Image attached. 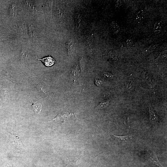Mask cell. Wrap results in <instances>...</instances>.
I'll return each mask as SVG.
<instances>
[{
  "instance_id": "obj_3",
  "label": "cell",
  "mask_w": 167,
  "mask_h": 167,
  "mask_svg": "<svg viewBox=\"0 0 167 167\" xmlns=\"http://www.w3.org/2000/svg\"><path fill=\"white\" fill-rule=\"evenodd\" d=\"M161 27L162 24L161 21H157L156 22L154 28V32L156 33H159L161 31Z\"/></svg>"
},
{
  "instance_id": "obj_7",
  "label": "cell",
  "mask_w": 167,
  "mask_h": 167,
  "mask_svg": "<svg viewBox=\"0 0 167 167\" xmlns=\"http://www.w3.org/2000/svg\"><path fill=\"white\" fill-rule=\"evenodd\" d=\"M144 18L143 11L142 10L140 11L137 14L136 19L137 22H140L143 20Z\"/></svg>"
},
{
  "instance_id": "obj_11",
  "label": "cell",
  "mask_w": 167,
  "mask_h": 167,
  "mask_svg": "<svg viewBox=\"0 0 167 167\" xmlns=\"http://www.w3.org/2000/svg\"><path fill=\"white\" fill-rule=\"evenodd\" d=\"M104 75L105 77H111L112 75L110 73H108V72H105V73H104Z\"/></svg>"
},
{
  "instance_id": "obj_2",
  "label": "cell",
  "mask_w": 167,
  "mask_h": 167,
  "mask_svg": "<svg viewBox=\"0 0 167 167\" xmlns=\"http://www.w3.org/2000/svg\"><path fill=\"white\" fill-rule=\"evenodd\" d=\"M32 106L35 112L37 114H39L41 112L42 105L41 103L38 102H36L33 103Z\"/></svg>"
},
{
  "instance_id": "obj_9",
  "label": "cell",
  "mask_w": 167,
  "mask_h": 167,
  "mask_svg": "<svg viewBox=\"0 0 167 167\" xmlns=\"http://www.w3.org/2000/svg\"><path fill=\"white\" fill-rule=\"evenodd\" d=\"M150 119L151 120L153 119V118H154V119H155L154 118H155L156 117L154 115V112L151 109V110H150Z\"/></svg>"
},
{
  "instance_id": "obj_4",
  "label": "cell",
  "mask_w": 167,
  "mask_h": 167,
  "mask_svg": "<svg viewBox=\"0 0 167 167\" xmlns=\"http://www.w3.org/2000/svg\"><path fill=\"white\" fill-rule=\"evenodd\" d=\"M109 104L108 100H105L98 104L96 108L97 110H99L107 108Z\"/></svg>"
},
{
  "instance_id": "obj_12",
  "label": "cell",
  "mask_w": 167,
  "mask_h": 167,
  "mask_svg": "<svg viewBox=\"0 0 167 167\" xmlns=\"http://www.w3.org/2000/svg\"><path fill=\"white\" fill-rule=\"evenodd\" d=\"M8 167H12V166L11 165H8Z\"/></svg>"
},
{
  "instance_id": "obj_1",
  "label": "cell",
  "mask_w": 167,
  "mask_h": 167,
  "mask_svg": "<svg viewBox=\"0 0 167 167\" xmlns=\"http://www.w3.org/2000/svg\"><path fill=\"white\" fill-rule=\"evenodd\" d=\"M38 59L41 61L43 64L47 67H51L56 63L55 60L51 56H48Z\"/></svg>"
},
{
  "instance_id": "obj_10",
  "label": "cell",
  "mask_w": 167,
  "mask_h": 167,
  "mask_svg": "<svg viewBox=\"0 0 167 167\" xmlns=\"http://www.w3.org/2000/svg\"><path fill=\"white\" fill-rule=\"evenodd\" d=\"M95 84L97 85H101L102 84V82L101 80L98 79H95Z\"/></svg>"
},
{
  "instance_id": "obj_6",
  "label": "cell",
  "mask_w": 167,
  "mask_h": 167,
  "mask_svg": "<svg viewBox=\"0 0 167 167\" xmlns=\"http://www.w3.org/2000/svg\"><path fill=\"white\" fill-rule=\"evenodd\" d=\"M113 136L119 140L121 141H126L133 138V136L131 135H126L123 136H119L113 135Z\"/></svg>"
},
{
  "instance_id": "obj_8",
  "label": "cell",
  "mask_w": 167,
  "mask_h": 167,
  "mask_svg": "<svg viewBox=\"0 0 167 167\" xmlns=\"http://www.w3.org/2000/svg\"><path fill=\"white\" fill-rule=\"evenodd\" d=\"M126 44L127 46L129 47H131L133 43V41L132 40L129 39H128L126 42Z\"/></svg>"
},
{
  "instance_id": "obj_5",
  "label": "cell",
  "mask_w": 167,
  "mask_h": 167,
  "mask_svg": "<svg viewBox=\"0 0 167 167\" xmlns=\"http://www.w3.org/2000/svg\"><path fill=\"white\" fill-rule=\"evenodd\" d=\"M111 27L114 33H117L119 32L120 30V27L117 22H113L110 24Z\"/></svg>"
}]
</instances>
